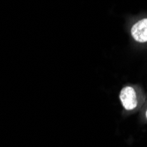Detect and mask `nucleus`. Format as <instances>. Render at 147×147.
<instances>
[{"instance_id": "1", "label": "nucleus", "mask_w": 147, "mask_h": 147, "mask_svg": "<svg viewBox=\"0 0 147 147\" xmlns=\"http://www.w3.org/2000/svg\"><path fill=\"white\" fill-rule=\"evenodd\" d=\"M120 100L126 110H133L137 108V93L133 87L125 86L120 92Z\"/></svg>"}, {"instance_id": "2", "label": "nucleus", "mask_w": 147, "mask_h": 147, "mask_svg": "<svg viewBox=\"0 0 147 147\" xmlns=\"http://www.w3.org/2000/svg\"><path fill=\"white\" fill-rule=\"evenodd\" d=\"M131 35L138 42H147V19L139 20L132 26Z\"/></svg>"}, {"instance_id": "3", "label": "nucleus", "mask_w": 147, "mask_h": 147, "mask_svg": "<svg viewBox=\"0 0 147 147\" xmlns=\"http://www.w3.org/2000/svg\"><path fill=\"white\" fill-rule=\"evenodd\" d=\"M145 115H146V118H147V110H146V114Z\"/></svg>"}]
</instances>
